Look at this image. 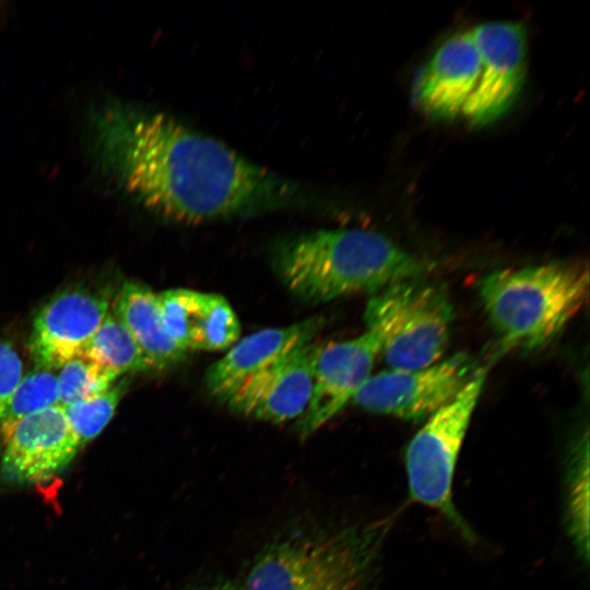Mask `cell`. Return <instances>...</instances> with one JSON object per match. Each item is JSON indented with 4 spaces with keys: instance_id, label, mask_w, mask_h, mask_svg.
Here are the masks:
<instances>
[{
    "instance_id": "cell-22",
    "label": "cell",
    "mask_w": 590,
    "mask_h": 590,
    "mask_svg": "<svg viewBox=\"0 0 590 590\" xmlns=\"http://www.w3.org/2000/svg\"><path fill=\"white\" fill-rule=\"evenodd\" d=\"M23 377V363L13 345L0 340V424L9 401Z\"/></svg>"
},
{
    "instance_id": "cell-6",
    "label": "cell",
    "mask_w": 590,
    "mask_h": 590,
    "mask_svg": "<svg viewBox=\"0 0 590 590\" xmlns=\"http://www.w3.org/2000/svg\"><path fill=\"white\" fill-rule=\"evenodd\" d=\"M486 371L479 368L447 405L428 417L405 452L409 491L413 500L437 509L464 534H470L452 503L453 475Z\"/></svg>"
},
{
    "instance_id": "cell-9",
    "label": "cell",
    "mask_w": 590,
    "mask_h": 590,
    "mask_svg": "<svg viewBox=\"0 0 590 590\" xmlns=\"http://www.w3.org/2000/svg\"><path fill=\"white\" fill-rule=\"evenodd\" d=\"M379 354L378 340L368 330L351 340L318 344L311 397L296 424L299 437L317 432L352 401Z\"/></svg>"
},
{
    "instance_id": "cell-4",
    "label": "cell",
    "mask_w": 590,
    "mask_h": 590,
    "mask_svg": "<svg viewBox=\"0 0 590 590\" xmlns=\"http://www.w3.org/2000/svg\"><path fill=\"white\" fill-rule=\"evenodd\" d=\"M485 312L505 349L534 350L554 340L588 299L580 262H550L486 274L477 284Z\"/></svg>"
},
{
    "instance_id": "cell-3",
    "label": "cell",
    "mask_w": 590,
    "mask_h": 590,
    "mask_svg": "<svg viewBox=\"0 0 590 590\" xmlns=\"http://www.w3.org/2000/svg\"><path fill=\"white\" fill-rule=\"evenodd\" d=\"M382 524L307 526L280 533L257 554L245 590H365Z\"/></svg>"
},
{
    "instance_id": "cell-21",
    "label": "cell",
    "mask_w": 590,
    "mask_h": 590,
    "mask_svg": "<svg viewBox=\"0 0 590 590\" xmlns=\"http://www.w3.org/2000/svg\"><path fill=\"white\" fill-rule=\"evenodd\" d=\"M58 404L57 374L54 369L38 367L22 377L9 401L1 424Z\"/></svg>"
},
{
    "instance_id": "cell-11",
    "label": "cell",
    "mask_w": 590,
    "mask_h": 590,
    "mask_svg": "<svg viewBox=\"0 0 590 590\" xmlns=\"http://www.w3.org/2000/svg\"><path fill=\"white\" fill-rule=\"evenodd\" d=\"M317 343H307L245 380L226 400L243 416L282 424L299 418L314 385Z\"/></svg>"
},
{
    "instance_id": "cell-14",
    "label": "cell",
    "mask_w": 590,
    "mask_h": 590,
    "mask_svg": "<svg viewBox=\"0 0 590 590\" xmlns=\"http://www.w3.org/2000/svg\"><path fill=\"white\" fill-rule=\"evenodd\" d=\"M166 332L185 352L221 351L240 335V322L219 294L170 288L157 294Z\"/></svg>"
},
{
    "instance_id": "cell-2",
    "label": "cell",
    "mask_w": 590,
    "mask_h": 590,
    "mask_svg": "<svg viewBox=\"0 0 590 590\" xmlns=\"http://www.w3.org/2000/svg\"><path fill=\"white\" fill-rule=\"evenodd\" d=\"M275 271L286 288L308 303L359 293L373 295L417 278L421 262L386 236L366 229H319L282 244Z\"/></svg>"
},
{
    "instance_id": "cell-8",
    "label": "cell",
    "mask_w": 590,
    "mask_h": 590,
    "mask_svg": "<svg viewBox=\"0 0 590 590\" xmlns=\"http://www.w3.org/2000/svg\"><path fill=\"white\" fill-rule=\"evenodd\" d=\"M482 67L461 117L484 126L503 116L522 88L527 72V30L520 22L493 21L470 28Z\"/></svg>"
},
{
    "instance_id": "cell-13",
    "label": "cell",
    "mask_w": 590,
    "mask_h": 590,
    "mask_svg": "<svg viewBox=\"0 0 590 590\" xmlns=\"http://www.w3.org/2000/svg\"><path fill=\"white\" fill-rule=\"evenodd\" d=\"M481 67L471 31L452 35L435 50L415 80L417 107L436 119L461 117L477 84Z\"/></svg>"
},
{
    "instance_id": "cell-19",
    "label": "cell",
    "mask_w": 590,
    "mask_h": 590,
    "mask_svg": "<svg viewBox=\"0 0 590 590\" xmlns=\"http://www.w3.org/2000/svg\"><path fill=\"white\" fill-rule=\"evenodd\" d=\"M118 377L115 371L82 351L58 368L59 404L66 406L102 393Z\"/></svg>"
},
{
    "instance_id": "cell-18",
    "label": "cell",
    "mask_w": 590,
    "mask_h": 590,
    "mask_svg": "<svg viewBox=\"0 0 590 590\" xmlns=\"http://www.w3.org/2000/svg\"><path fill=\"white\" fill-rule=\"evenodd\" d=\"M568 527L583 560L589 556V442L588 430L570 453L568 469Z\"/></svg>"
},
{
    "instance_id": "cell-17",
    "label": "cell",
    "mask_w": 590,
    "mask_h": 590,
    "mask_svg": "<svg viewBox=\"0 0 590 590\" xmlns=\"http://www.w3.org/2000/svg\"><path fill=\"white\" fill-rule=\"evenodd\" d=\"M83 352L118 376L150 369L130 332L120 319L110 311L94 332Z\"/></svg>"
},
{
    "instance_id": "cell-1",
    "label": "cell",
    "mask_w": 590,
    "mask_h": 590,
    "mask_svg": "<svg viewBox=\"0 0 590 590\" xmlns=\"http://www.w3.org/2000/svg\"><path fill=\"white\" fill-rule=\"evenodd\" d=\"M102 166L143 206L198 224L308 205L297 184L175 118L125 104L92 120Z\"/></svg>"
},
{
    "instance_id": "cell-12",
    "label": "cell",
    "mask_w": 590,
    "mask_h": 590,
    "mask_svg": "<svg viewBox=\"0 0 590 590\" xmlns=\"http://www.w3.org/2000/svg\"><path fill=\"white\" fill-rule=\"evenodd\" d=\"M108 312V299L86 290L52 297L36 315L30 337L38 367L58 369L82 352Z\"/></svg>"
},
{
    "instance_id": "cell-10",
    "label": "cell",
    "mask_w": 590,
    "mask_h": 590,
    "mask_svg": "<svg viewBox=\"0 0 590 590\" xmlns=\"http://www.w3.org/2000/svg\"><path fill=\"white\" fill-rule=\"evenodd\" d=\"M2 471L20 482L43 481L63 469L80 444L58 404L0 424Z\"/></svg>"
},
{
    "instance_id": "cell-23",
    "label": "cell",
    "mask_w": 590,
    "mask_h": 590,
    "mask_svg": "<svg viewBox=\"0 0 590 590\" xmlns=\"http://www.w3.org/2000/svg\"><path fill=\"white\" fill-rule=\"evenodd\" d=\"M189 590H245L244 587L238 586L234 581L227 579H217L201 583L190 588Z\"/></svg>"
},
{
    "instance_id": "cell-16",
    "label": "cell",
    "mask_w": 590,
    "mask_h": 590,
    "mask_svg": "<svg viewBox=\"0 0 590 590\" xmlns=\"http://www.w3.org/2000/svg\"><path fill=\"white\" fill-rule=\"evenodd\" d=\"M140 347L150 369H164L185 359L165 330L157 294L150 287L126 282L116 298L114 311Z\"/></svg>"
},
{
    "instance_id": "cell-5",
    "label": "cell",
    "mask_w": 590,
    "mask_h": 590,
    "mask_svg": "<svg viewBox=\"0 0 590 590\" xmlns=\"http://www.w3.org/2000/svg\"><path fill=\"white\" fill-rule=\"evenodd\" d=\"M453 316L445 290L417 276L374 294L364 320L391 369H418L440 361Z\"/></svg>"
},
{
    "instance_id": "cell-20",
    "label": "cell",
    "mask_w": 590,
    "mask_h": 590,
    "mask_svg": "<svg viewBox=\"0 0 590 590\" xmlns=\"http://www.w3.org/2000/svg\"><path fill=\"white\" fill-rule=\"evenodd\" d=\"M123 392V384H114L102 393L62 406L81 447L95 438L109 423Z\"/></svg>"
},
{
    "instance_id": "cell-7",
    "label": "cell",
    "mask_w": 590,
    "mask_h": 590,
    "mask_svg": "<svg viewBox=\"0 0 590 590\" xmlns=\"http://www.w3.org/2000/svg\"><path fill=\"white\" fill-rule=\"evenodd\" d=\"M467 354L418 369H389L370 375L352 401L373 413L404 421H426L451 402L477 370Z\"/></svg>"
},
{
    "instance_id": "cell-15",
    "label": "cell",
    "mask_w": 590,
    "mask_h": 590,
    "mask_svg": "<svg viewBox=\"0 0 590 590\" xmlns=\"http://www.w3.org/2000/svg\"><path fill=\"white\" fill-rule=\"evenodd\" d=\"M323 324L312 317L283 328L257 331L237 343L205 374L209 393L223 402L249 377L310 343Z\"/></svg>"
}]
</instances>
